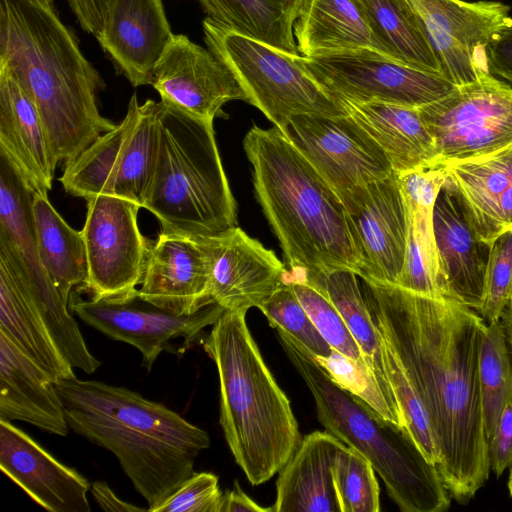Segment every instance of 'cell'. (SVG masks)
<instances>
[{
  "label": "cell",
  "mask_w": 512,
  "mask_h": 512,
  "mask_svg": "<svg viewBox=\"0 0 512 512\" xmlns=\"http://www.w3.org/2000/svg\"><path fill=\"white\" fill-rule=\"evenodd\" d=\"M361 279L373 321L425 409L443 482L466 504L491 471L478 374L487 323L455 299Z\"/></svg>",
  "instance_id": "1"
},
{
  "label": "cell",
  "mask_w": 512,
  "mask_h": 512,
  "mask_svg": "<svg viewBox=\"0 0 512 512\" xmlns=\"http://www.w3.org/2000/svg\"><path fill=\"white\" fill-rule=\"evenodd\" d=\"M0 70L33 100L58 163L116 126L99 111L105 83L50 0H0Z\"/></svg>",
  "instance_id": "2"
},
{
  "label": "cell",
  "mask_w": 512,
  "mask_h": 512,
  "mask_svg": "<svg viewBox=\"0 0 512 512\" xmlns=\"http://www.w3.org/2000/svg\"><path fill=\"white\" fill-rule=\"evenodd\" d=\"M69 428L115 455L153 512L194 473L207 432L139 393L76 376L56 382Z\"/></svg>",
  "instance_id": "3"
},
{
  "label": "cell",
  "mask_w": 512,
  "mask_h": 512,
  "mask_svg": "<svg viewBox=\"0 0 512 512\" xmlns=\"http://www.w3.org/2000/svg\"><path fill=\"white\" fill-rule=\"evenodd\" d=\"M243 147L256 198L289 270L361 274L347 210L328 183L276 126H253Z\"/></svg>",
  "instance_id": "4"
},
{
  "label": "cell",
  "mask_w": 512,
  "mask_h": 512,
  "mask_svg": "<svg viewBox=\"0 0 512 512\" xmlns=\"http://www.w3.org/2000/svg\"><path fill=\"white\" fill-rule=\"evenodd\" d=\"M246 313L224 310L202 344L218 372L225 440L248 481L260 485L282 469L303 437L288 397L250 333Z\"/></svg>",
  "instance_id": "5"
},
{
  "label": "cell",
  "mask_w": 512,
  "mask_h": 512,
  "mask_svg": "<svg viewBox=\"0 0 512 512\" xmlns=\"http://www.w3.org/2000/svg\"><path fill=\"white\" fill-rule=\"evenodd\" d=\"M277 332L284 352L314 399L319 422L370 462L399 509L447 510L452 497L438 467L427 459L407 427L386 419L336 384L303 347Z\"/></svg>",
  "instance_id": "6"
},
{
  "label": "cell",
  "mask_w": 512,
  "mask_h": 512,
  "mask_svg": "<svg viewBox=\"0 0 512 512\" xmlns=\"http://www.w3.org/2000/svg\"><path fill=\"white\" fill-rule=\"evenodd\" d=\"M159 102L157 152L142 207L163 232L203 237L237 226L213 123Z\"/></svg>",
  "instance_id": "7"
},
{
  "label": "cell",
  "mask_w": 512,
  "mask_h": 512,
  "mask_svg": "<svg viewBox=\"0 0 512 512\" xmlns=\"http://www.w3.org/2000/svg\"><path fill=\"white\" fill-rule=\"evenodd\" d=\"M204 39L213 54L233 73L246 102L259 109L282 132L298 115H348L343 103L290 54L257 39L203 20Z\"/></svg>",
  "instance_id": "8"
},
{
  "label": "cell",
  "mask_w": 512,
  "mask_h": 512,
  "mask_svg": "<svg viewBox=\"0 0 512 512\" xmlns=\"http://www.w3.org/2000/svg\"><path fill=\"white\" fill-rule=\"evenodd\" d=\"M160 102L139 104L133 94L123 120L65 164V191L85 200L97 195L130 199L142 207L156 158Z\"/></svg>",
  "instance_id": "9"
},
{
  "label": "cell",
  "mask_w": 512,
  "mask_h": 512,
  "mask_svg": "<svg viewBox=\"0 0 512 512\" xmlns=\"http://www.w3.org/2000/svg\"><path fill=\"white\" fill-rule=\"evenodd\" d=\"M442 164L512 146V86L492 73L419 108Z\"/></svg>",
  "instance_id": "10"
},
{
  "label": "cell",
  "mask_w": 512,
  "mask_h": 512,
  "mask_svg": "<svg viewBox=\"0 0 512 512\" xmlns=\"http://www.w3.org/2000/svg\"><path fill=\"white\" fill-rule=\"evenodd\" d=\"M86 207L82 233L87 277L81 290L95 301H127L138 294L153 243L138 226L141 206L127 198L97 195L86 199Z\"/></svg>",
  "instance_id": "11"
},
{
  "label": "cell",
  "mask_w": 512,
  "mask_h": 512,
  "mask_svg": "<svg viewBox=\"0 0 512 512\" xmlns=\"http://www.w3.org/2000/svg\"><path fill=\"white\" fill-rule=\"evenodd\" d=\"M301 61L340 101L420 108L445 97L456 87L441 74L417 69L369 49L301 56Z\"/></svg>",
  "instance_id": "12"
},
{
  "label": "cell",
  "mask_w": 512,
  "mask_h": 512,
  "mask_svg": "<svg viewBox=\"0 0 512 512\" xmlns=\"http://www.w3.org/2000/svg\"><path fill=\"white\" fill-rule=\"evenodd\" d=\"M334 190L346 210L392 166L381 147L348 114L298 115L283 132Z\"/></svg>",
  "instance_id": "13"
},
{
  "label": "cell",
  "mask_w": 512,
  "mask_h": 512,
  "mask_svg": "<svg viewBox=\"0 0 512 512\" xmlns=\"http://www.w3.org/2000/svg\"><path fill=\"white\" fill-rule=\"evenodd\" d=\"M441 66L455 86L491 73L488 46L512 27L510 6L499 1L407 0Z\"/></svg>",
  "instance_id": "14"
},
{
  "label": "cell",
  "mask_w": 512,
  "mask_h": 512,
  "mask_svg": "<svg viewBox=\"0 0 512 512\" xmlns=\"http://www.w3.org/2000/svg\"><path fill=\"white\" fill-rule=\"evenodd\" d=\"M70 310L84 323L106 336L128 343L142 355V366L151 370L163 352L185 353L203 330L212 326L224 309L212 303L191 315L178 316L141 299L124 302L75 299Z\"/></svg>",
  "instance_id": "15"
},
{
  "label": "cell",
  "mask_w": 512,
  "mask_h": 512,
  "mask_svg": "<svg viewBox=\"0 0 512 512\" xmlns=\"http://www.w3.org/2000/svg\"><path fill=\"white\" fill-rule=\"evenodd\" d=\"M0 236L14 250L27 295L56 342L71 339L79 330L38 253L32 214V191L0 155Z\"/></svg>",
  "instance_id": "16"
},
{
  "label": "cell",
  "mask_w": 512,
  "mask_h": 512,
  "mask_svg": "<svg viewBox=\"0 0 512 512\" xmlns=\"http://www.w3.org/2000/svg\"><path fill=\"white\" fill-rule=\"evenodd\" d=\"M153 87L161 102L199 120L213 123L223 106L246 95L233 73L186 35L174 34L156 63Z\"/></svg>",
  "instance_id": "17"
},
{
  "label": "cell",
  "mask_w": 512,
  "mask_h": 512,
  "mask_svg": "<svg viewBox=\"0 0 512 512\" xmlns=\"http://www.w3.org/2000/svg\"><path fill=\"white\" fill-rule=\"evenodd\" d=\"M198 238L206 254L210 298L224 310L259 308L283 283L284 264L240 227Z\"/></svg>",
  "instance_id": "18"
},
{
  "label": "cell",
  "mask_w": 512,
  "mask_h": 512,
  "mask_svg": "<svg viewBox=\"0 0 512 512\" xmlns=\"http://www.w3.org/2000/svg\"><path fill=\"white\" fill-rule=\"evenodd\" d=\"M360 278L397 284L404 265L409 212L396 172L365 188L347 209Z\"/></svg>",
  "instance_id": "19"
},
{
  "label": "cell",
  "mask_w": 512,
  "mask_h": 512,
  "mask_svg": "<svg viewBox=\"0 0 512 512\" xmlns=\"http://www.w3.org/2000/svg\"><path fill=\"white\" fill-rule=\"evenodd\" d=\"M433 231L442 295L478 311L491 245L479 237L448 177L434 204Z\"/></svg>",
  "instance_id": "20"
},
{
  "label": "cell",
  "mask_w": 512,
  "mask_h": 512,
  "mask_svg": "<svg viewBox=\"0 0 512 512\" xmlns=\"http://www.w3.org/2000/svg\"><path fill=\"white\" fill-rule=\"evenodd\" d=\"M138 296L178 316L212 304L207 259L199 238L161 231L152 243Z\"/></svg>",
  "instance_id": "21"
},
{
  "label": "cell",
  "mask_w": 512,
  "mask_h": 512,
  "mask_svg": "<svg viewBox=\"0 0 512 512\" xmlns=\"http://www.w3.org/2000/svg\"><path fill=\"white\" fill-rule=\"evenodd\" d=\"M0 469L50 512H90L91 484L9 421L0 420Z\"/></svg>",
  "instance_id": "22"
},
{
  "label": "cell",
  "mask_w": 512,
  "mask_h": 512,
  "mask_svg": "<svg viewBox=\"0 0 512 512\" xmlns=\"http://www.w3.org/2000/svg\"><path fill=\"white\" fill-rule=\"evenodd\" d=\"M173 35L163 0H110L98 42L117 71L138 87L152 85Z\"/></svg>",
  "instance_id": "23"
},
{
  "label": "cell",
  "mask_w": 512,
  "mask_h": 512,
  "mask_svg": "<svg viewBox=\"0 0 512 512\" xmlns=\"http://www.w3.org/2000/svg\"><path fill=\"white\" fill-rule=\"evenodd\" d=\"M0 155L32 192L48 195L59 163L33 100L5 70H0Z\"/></svg>",
  "instance_id": "24"
},
{
  "label": "cell",
  "mask_w": 512,
  "mask_h": 512,
  "mask_svg": "<svg viewBox=\"0 0 512 512\" xmlns=\"http://www.w3.org/2000/svg\"><path fill=\"white\" fill-rule=\"evenodd\" d=\"M0 420L24 421L59 436L70 429L55 380L2 332Z\"/></svg>",
  "instance_id": "25"
},
{
  "label": "cell",
  "mask_w": 512,
  "mask_h": 512,
  "mask_svg": "<svg viewBox=\"0 0 512 512\" xmlns=\"http://www.w3.org/2000/svg\"><path fill=\"white\" fill-rule=\"evenodd\" d=\"M444 167L485 243L491 245L512 228V146Z\"/></svg>",
  "instance_id": "26"
},
{
  "label": "cell",
  "mask_w": 512,
  "mask_h": 512,
  "mask_svg": "<svg viewBox=\"0 0 512 512\" xmlns=\"http://www.w3.org/2000/svg\"><path fill=\"white\" fill-rule=\"evenodd\" d=\"M344 445L328 431L304 436L279 471L273 512H340L332 468Z\"/></svg>",
  "instance_id": "27"
},
{
  "label": "cell",
  "mask_w": 512,
  "mask_h": 512,
  "mask_svg": "<svg viewBox=\"0 0 512 512\" xmlns=\"http://www.w3.org/2000/svg\"><path fill=\"white\" fill-rule=\"evenodd\" d=\"M341 102L381 147L397 174L442 164L419 108L384 102Z\"/></svg>",
  "instance_id": "28"
},
{
  "label": "cell",
  "mask_w": 512,
  "mask_h": 512,
  "mask_svg": "<svg viewBox=\"0 0 512 512\" xmlns=\"http://www.w3.org/2000/svg\"><path fill=\"white\" fill-rule=\"evenodd\" d=\"M0 332L43 368L55 382L75 377L30 301L15 256L0 238Z\"/></svg>",
  "instance_id": "29"
},
{
  "label": "cell",
  "mask_w": 512,
  "mask_h": 512,
  "mask_svg": "<svg viewBox=\"0 0 512 512\" xmlns=\"http://www.w3.org/2000/svg\"><path fill=\"white\" fill-rule=\"evenodd\" d=\"M293 32L304 57L359 49L386 55L359 0H306Z\"/></svg>",
  "instance_id": "30"
},
{
  "label": "cell",
  "mask_w": 512,
  "mask_h": 512,
  "mask_svg": "<svg viewBox=\"0 0 512 512\" xmlns=\"http://www.w3.org/2000/svg\"><path fill=\"white\" fill-rule=\"evenodd\" d=\"M291 271L300 273L335 306L357 342L367 367L376 378L389 405L406 425L387 376L383 339L359 287L358 275L350 270H333L316 274H307L300 270Z\"/></svg>",
  "instance_id": "31"
},
{
  "label": "cell",
  "mask_w": 512,
  "mask_h": 512,
  "mask_svg": "<svg viewBox=\"0 0 512 512\" xmlns=\"http://www.w3.org/2000/svg\"><path fill=\"white\" fill-rule=\"evenodd\" d=\"M32 214L41 263L63 301L87 277L82 230L72 228L55 210L48 195L32 192Z\"/></svg>",
  "instance_id": "32"
},
{
  "label": "cell",
  "mask_w": 512,
  "mask_h": 512,
  "mask_svg": "<svg viewBox=\"0 0 512 512\" xmlns=\"http://www.w3.org/2000/svg\"><path fill=\"white\" fill-rule=\"evenodd\" d=\"M306 0H199L207 18L290 54L293 27Z\"/></svg>",
  "instance_id": "33"
},
{
  "label": "cell",
  "mask_w": 512,
  "mask_h": 512,
  "mask_svg": "<svg viewBox=\"0 0 512 512\" xmlns=\"http://www.w3.org/2000/svg\"><path fill=\"white\" fill-rule=\"evenodd\" d=\"M385 54L409 66L442 74L416 12L407 0H359Z\"/></svg>",
  "instance_id": "34"
},
{
  "label": "cell",
  "mask_w": 512,
  "mask_h": 512,
  "mask_svg": "<svg viewBox=\"0 0 512 512\" xmlns=\"http://www.w3.org/2000/svg\"><path fill=\"white\" fill-rule=\"evenodd\" d=\"M406 204L409 212L407 247L396 285L419 294L444 297L433 231L435 201H406Z\"/></svg>",
  "instance_id": "35"
},
{
  "label": "cell",
  "mask_w": 512,
  "mask_h": 512,
  "mask_svg": "<svg viewBox=\"0 0 512 512\" xmlns=\"http://www.w3.org/2000/svg\"><path fill=\"white\" fill-rule=\"evenodd\" d=\"M478 374L489 443L505 404L512 400V352L500 321L487 324L479 353Z\"/></svg>",
  "instance_id": "36"
},
{
  "label": "cell",
  "mask_w": 512,
  "mask_h": 512,
  "mask_svg": "<svg viewBox=\"0 0 512 512\" xmlns=\"http://www.w3.org/2000/svg\"><path fill=\"white\" fill-rule=\"evenodd\" d=\"M370 462L344 445L336 454L332 473L340 512H379V485Z\"/></svg>",
  "instance_id": "37"
},
{
  "label": "cell",
  "mask_w": 512,
  "mask_h": 512,
  "mask_svg": "<svg viewBox=\"0 0 512 512\" xmlns=\"http://www.w3.org/2000/svg\"><path fill=\"white\" fill-rule=\"evenodd\" d=\"M284 281L291 285L314 326L330 347L353 360L365 363L357 342L329 299L296 271L287 269Z\"/></svg>",
  "instance_id": "38"
},
{
  "label": "cell",
  "mask_w": 512,
  "mask_h": 512,
  "mask_svg": "<svg viewBox=\"0 0 512 512\" xmlns=\"http://www.w3.org/2000/svg\"><path fill=\"white\" fill-rule=\"evenodd\" d=\"M271 327L290 336L312 356H329L332 348L314 326L291 285L283 281L258 308Z\"/></svg>",
  "instance_id": "39"
},
{
  "label": "cell",
  "mask_w": 512,
  "mask_h": 512,
  "mask_svg": "<svg viewBox=\"0 0 512 512\" xmlns=\"http://www.w3.org/2000/svg\"><path fill=\"white\" fill-rule=\"evenodd\" d=\"M382 339L387 376L406 426L427 459L438 466L440 455L425 409L394 351L383 337Z\"/></svg>",
  "instance_id": "40"
},
{
  "label": "cell",
  "mask_w": 512,
  "mask_h": 512,
  "mask_svg": "<svg viewBox=\"0 0 512 512\" xmlns=\"http://www.w3.org/2000/svg\"><path fill=\"white\" fill-rule=\"evenodd\" d=\"M310 356L336 384L365 401L386 419L406 427L392 410L376 378L365 363L353 360L334 349L326 357L311 354Z\"/></svg>",
  "instance_id": "41"
},
{
  "label": "cell",
  "mask_w": 512,
  "mask_h": 512,
  "mask_svg": "<svg viewBox=\"0 0 512 512\" xmlns=\"http://www.w3.org/2000/svg\"><path fill=\"white\" fill-rule=\"evenodd\" d=\"M512 290V230L498 236L490 247L478 313L487 324L499 321Z\"/></svg>",
  "instance_id": "42"
},
{
  "label": "cell",
  "mask_w": 512,
  "mask_h": 512,
  "mask_svg": "<svg viewBox=\"0 0 512 512\" xmlns=\"http://www.w3.org/2000/svg\"><path fill=\"white\" fill-rule=\"evenodd\" d=\"M222 497L216 475L194 472L153 512H220Z\"/></svg>",
  "instance_id": "43"
},
{
  "label": "cell",
  "mask_w": 512,
  "mask_h": 512,
  "mask_svg": "<svg viewBox=\"0 0 512 512\" xmlns=\"http://www.w3.org/2000/svg\"><path fill=\"white\" fill-rule=\"evenodd\" d=\"M488 448L490 469L501 476L512 466V400L505 404Z\"/></svg>",
  "instance_id": "44"
},
{
  "label": "cell",
  "mask_w": 512,
  "mask_h": 512,
  "mask_svg": "<svg viewBox=\"0 0 512 512\" xmlns=\"http://www.w3.org/2000/svg\"><path fill=\"white\" fill-rule=\"evenodd\" d=\"M110 0H67L82 29L97 40L104 25Z\"/></svg>",
  "instance_id": "45"
},
{
  "label": "cell",
  "mask_w": 512,
  "mask_h": 512,
  "mask_svg": "<svg viewBox=\"0 0 512 512\" xmlns=\"http://www.w3.org/2000/svg\"><path fill=\"white\" fill-rule=\"evenodd\" d=\"M490 71L512 83V27L488 46Z\"/></svg>",
  "instance_id": "46"
},
{
  "label": "cell",
  "mask_w": 512,
  "mask_h": 512,
  "mask_svg": "<svg viewBox=\"0 0 512 512\" xmlns=\"http://www.w3.org/2000/svg\"><path fill=\"white\" fill-rule=\"evenodd\" d=\"M90 491L104 511L133 512L148 511V509L137 507L117 497L106 482L95 481L91 484Z\"/></svg>",
  "instance_id": "47"
},
{
  "label": "cell",
  "mask_w": 512,
  "mask_h": 512,
  "mask_svg": "<svg viewBox=\"0 0 512 512\" xmlns=\"http://www.w3.org/2000/svg\"><path fill=\"white\" fill-rule=\"evenodd\" d=\"M273 512V508H264L253 501L235 481L233 488L223 493L220 512Z\"/></svg>",
  "instance_id": "48"
},
{
  "label": "cell",
  "mask_w": 512,
  "mask_h": 512,
  "mask_svg": "<svg viewBox=\"0 0 512 512\" xmlns=\"http://www.w3.org/2000/svg\"><path fill=\"white\" fill-rule=\"evenodd\" d=\"M499 321L501 323L506 342L512 352V290Z\"/></svg>",
  "instance_id": "49"
},
{
  "label": "cell",
  "mask_w": 512,
  "mask_h": 512,
  "mask_svg": "<svg viewBox=\"0 0 512 512\" xmlns=\"http://www.w3.org/2000/svg\"><path fill=\"white\" fill-rule=\"evenodd\" d=\"M507 487H508V491H509L510 497L512 498V467L510 469V473H509V477H508V482H507Z\"/></svg>",
  "instance_id": "50"
},
{
  "label": "cell",
  "mask_w": 512,
  "mask_h": 512,
  "mask_svg": "<svg viewBox=\"0 0 512 512\" xmlns=\"http://www.w3.org/2000/svg\"><path fill=\"white\" fill-rule=\"evenodd\" d=\"M17 264H18V263H17ZM100 365H101V362H100ZM100 365H99V366H100ZM98 368H99V367H98ZM98 368H97V369H98ZM97 369H96V370H97ZM96 370H95V371H96ZM95 371H94V372H95ZM94 372H92V373H94ZM92 373H88V374H92Z\"/></svg>",
  "instance_id": "51"
},
{
  "label": "cell",
  "mask_w": 512,
  "mask_h": 512,
  "mask_svg": "<svg viewBox=\"0 0 512 512\" xmlns=\"http://www.w3.org/2000/svg\"><path fill=\"white\" fill-rule=\"evenodd\" d=\"M51 2H53V0H50Z\"/></svg>",
  "instance_id": "52"
},
{
  "label": "cell",
  "mask_w": 512,
  "mask_h": 512,
  "mask_svg": "<svg viewBox=\"0 0 512 512\" xmlns=\"http://www.w3.org/2000/svg\"><path fill=\"white\" fill-rule=\"evenodd\" d=\"M510 230H512V228Z\"/></svg>",
  "instance_id": "53"
}]
</instances>
